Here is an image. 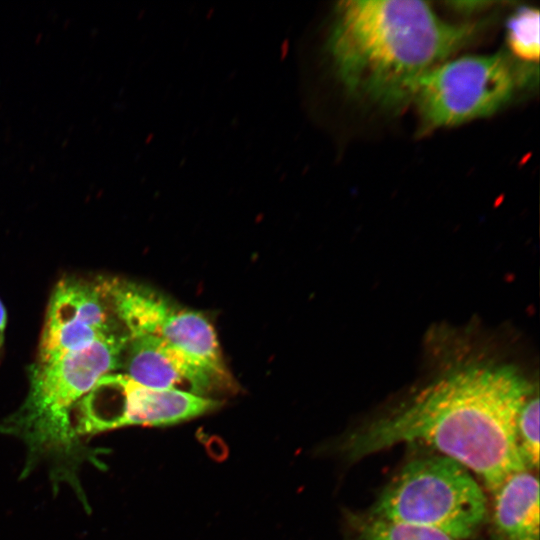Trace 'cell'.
I'll return each mask as SVG.
<instances>
[{
    "instance_id": "cell-2",
    "label": "cell",
    "mask_w": 540,
    "mask_h": 540,
    "mask_svg": "<svg viewBox=\"0 0 540 540\" xmlns=\"http://www.w3.org/2000/svg\"><path fill=\"white\" fill-rule=\"evenodd\" d=\"M474 32L444 21L424 1L348 0L336 8L329 50L351 95L395 109L412 102L422 76Z\"/></svg>"
},
{
    "instance_id": "cell-6",
    "label": "cell",
    "mask_w": 540,
    "mask_h": 540,
    "mask_svg": "<svg viewBox=\"0 0 540 540\" xmlns=\"http://www.w3.org/2000/svg\"><path fill=\"white\" fill-rule=\"evenodd\" d=\"M219 400L146 387L111 372L79 401L73 423L81 438L129 425L164 427L211 413L222 406Z\"/></svg>"
},
{
    "instance_id": "cell-8",
    "label": "cell",
    "mask_w": 540,
    "mask_h": 540,
    "mask_svg": "<svg viewBox=\"0 0 540 540\" xmlns=\"http://www.w3.org/2000/svg\"><path fill=\"white\" fill-rule=\"evenodd\" d=\"M99 278L67 277L53 289L37 361H50L121 333Z\"/></svg>"
},
{
    "instance_id": "cell-11",
    "label": "cell",
    "mask_w": 540,
    "mask_h": 540,
    "mask_svg": "<svg viewBox=\"0 0 540 540\" xmlns=\"http://www.w3.org/2000/svg\"><path fill=\"white\" fill-rule=\"evenodd\" d=\"M349 520L358 540H457L433 528L375 518L368 514L355 515Z\"/></svg>"
},
{
    "instance_id": "cell-5",
    "label": "cell",
    "mask_w": 540,
    "mask_h": 540,
    "mask_svg": "<svg viewBox=\"0 0 540 540\" xmlns=\"http://www.w3.org/2000/svg\"><path fill=\"white\" fill-rule=\"evenodd\" d=\"M515 88L516 75L505 57L464 56L425 73L412 101L425 127H447L493 114Z\"/></svg>"
},
{
    "instance_id": "cell-4",
    "label": "cell",
    "mask_w": 540,
    "mask_h": 540,
    "mask_svg": "<svg viewBox=\"0 0 540 540\" xmlns=\"http://www.w3.org/2000/svg\"><path fill=\"white\" fill-rule=\"evenodd\" d=\"M368 515L433 528L462 540L482 526L487 499L463 465L443 455L424 457L402 467Z\"/></svg>"
},
{
    "instance_id": "cell-3",
    "label": "cell",
    "mask_w": 540,
    "mask_h": 540,
    "mask_svg": "<svg viewBox=\"0 0 540 540\" xmlns=\"http://www.w3.org/2000/svg\"><path fill=\"white\" fill-rule=\"evenodd\" d=\"M127 340L122 332L57 359L36 361L25 400L0 421V432L19 438L27 449L21 477L46 464L53 488L69 484L88 511L80 468L86 462L99 469L105 465L102 449L85 445L77 434L73 413L101 377L118 372Z\"/></svg>"
},
{
    "instance_id": "cell-9",
    "label": "cell",
    "mask_w": 540,
    "mask_h": 540,
    "mask_svg": "<svg viewBox=\"0 0 540 540\" xmlns=\"http://www.w3.org/2000/svg\"><path fill=\"white\" fill-rule=\"evenodd\" d=\"M119 370L136 383L154 389L213 399L237 391L227 368L203 363L152 336H128Z\"/></svg>"
},
{
    "instance_id": "cell-13",
    "label": "cell",
    "mask_w": 540,
    "mask_h": 540,
    "mask_svg": "<svg viewBox=\"0 0 540 540\" xmlns=\"http://www.w3.org/2000/svg\"><path fill=\"white\" fill-rule=\"evenodd\" d=\"M516 442L527 470L539 464V399L530 396L521 407L516 423Z\"/></svg>"
},
{
    "instance_id": "cell-12",
    "label": "cell",
    "mask_w": 540,
    "mask_h": 540,
    "mask_svg": "<svg viewBox=\"0 0 540 540\" xmlns=\"http://www.w3.org/2000/svg\"><path fill=\"white\" fill-rule=\"evenodd\" d=\"M539 18L538 9L522 7L507 23V41L511 51L529 63L539 60Z\"/></svg>"
},
{
    "instance_id": "cell-10",
    "label": "cell",
    "mask_w": 540,
    "mask_h": 540,
    "mask_svg": "<svg viewBox=\"0 0 540 540\" xmlns=\"http://www.w3.org/2000/svg\"><path fill=\"white\" fill-rule=\"evenodd\" d=\"M493 495L494 540H539V482L530 470L511 475Z\"/></svg>"
},
{
    "instance_id": "cell-14",
    "label": "cell",
    "mask_w": 540,
    "mask_h": 540,
    "mask_svg": "<svg viewBox=\"0 0 540 540\" xmlns=\"http://www.w3.org/2000/svg\"><path fill=\"white\" fill-rule=\"evenodd\" d=\"M5 327H6V311L0 300V349L4 341Z\"/></svg>"
},
{
    "instance_id": "cell-7",
    "label": "cell",
    "mask_w": 540,
    "mask_h": 540,
    "mask_svg": "<svg viewBox=\"0 0 540 540\" xmlns=\"http://www.w3.org/2000/svg\"><path fill=\"white\" fill-rule=\"evenodd\" d=\"M118 323L128 336H152L216 368L224 364L215 329L202 313L146 285L99 277Z\"/></svg>"
},
{
    "instance_id": "cell-1",
    "label": "cell",
    "mask_w": 540,
    "mask_h": 540,
    "mask_svg": "<svg viewBox=\"0 0 540 540\" xmlns=\"http://www.w3.org/2000/svg\"><path fill=\"white\" fill-rule=\"evenodd\" d=\"M532 392L510 365L466 364L349 434L339 450L357 460L400 443L425 444L476 473L493 494L511 475L527 470L516 423Z\"/></svg>"
}]
</instances>
